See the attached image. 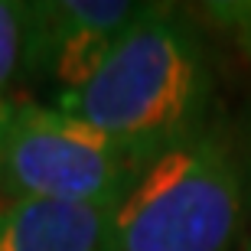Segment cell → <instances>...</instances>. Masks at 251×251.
Listing matches in <instances>:
<instances>
[{
    "label": "cell",
    "instance_id": "obj_1",
    "mask_svg": "<svg viewBox=\"0 0 251 251\" xmlns=\"http://www.w3.org/2000/svg\"><path fill=\"white\" fill-rule=\"evenodd\" d=\"M215 72L193 20L144 3L98 72L59 95V111L95 127L137 167L212 124Z\"/></svg>",
    "mask_w": 251,
    "mask_h": 251
},
{
    "label": "cell",
    "instance_id": "obj_2",
    "mask_svg": "<svg viewBox=\"0 0 251 251\" xmlns=\"http://www.w3.org/2000/svg\"><path fill=\"white\" fill-rule=\"evenodd\" d=\"M248 215V147L212 121L137 170L114 209L111 251H235Z\"/></svg>",
    "mask_w": 251,
    "mask_h": 251
},
{
    "label": "cell",
    "instance_id": "obj_3",
    "mask_svg": "<svg viewBox=\"0 0 251 251\" xmlns=\"http://www.w3.org/2000/svg\"><path fill=\"white\" fill-rule=\"evenodd\" d=\"M137 163L95 127L29 98H0V193L20 199L121 202Z\"/></svg>",
    "mask_w": 251,
    "mask_h": 251
},
{
    "label": "cell",
    "instance_id": "obj_4",
    "mask_svg": "<svg viewBox=\"0 0 251 251\" xmlns=\"http://www.w3.org/2000/svg\"><path fill=\"white\" fill-rule=\"evenodd\" d=\"M140 10L127 0H43V82L59 95L85 85Z\"/></svg>",
    "mask_w": 251,
    "mask_h": 251
},
{
    "label": "cell",
    "instance_id": "obj_5",
    "mask_svg": "<svg viewBox=\"0 0 251 251\" xmlns=\"http://www.w3.org/2000/svg\"><path fill=\"white\" fill-rule=\"evenodd\" d=\"M114 202L20 199L0 209V251H111Z\"/></svg>",
    "mask_w": 251,
    "mask_h": 251
},
{
    "label": "cell",
    "instance_id": "obj_6",
    "mask_svg": "<svg viewBox=\"0 0 251 251\" xmlns=\"http://www.w3.org/2000/svg\"><path fill=\"white\" fill-rule=\"evenodd\" d=\"M43 82V3L0 0V98Z\"/></svg>",
    "mask_w": 251,
    "mask_h": 251
},
{
    "label": "cell",
    "instance_id": "obj_7",
    "mask_svg": "<svg viewBox=\"0 0 251 251\" xmlns=\"http://www.w3.org/2000/svg\"><path fill=\"white\" fill-rule=\"evenodd\" d=\"M242 251H251V228H248V235H245V242H242Z\"/></svg>",
    "mask_w": 251,
    "mask_h": 251
}]
</instances>
